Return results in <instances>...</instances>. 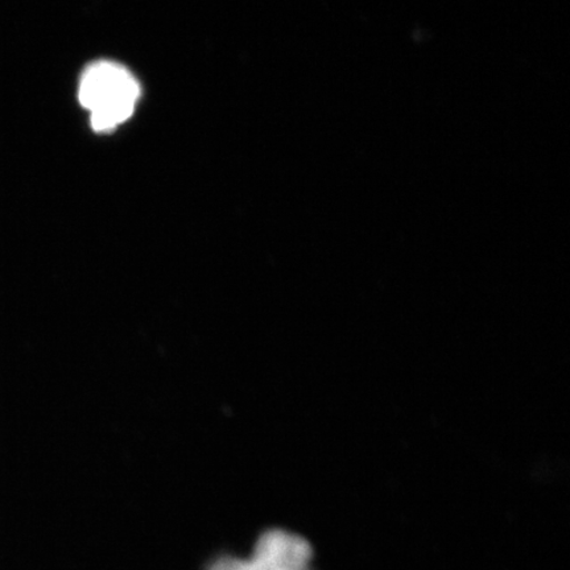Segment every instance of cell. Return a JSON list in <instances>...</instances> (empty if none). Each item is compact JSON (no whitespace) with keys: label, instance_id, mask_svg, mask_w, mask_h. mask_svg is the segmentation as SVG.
<instances>
[{"label":"cell","instance_id":"1","mask_svg":"<svg viewBox=\"0 0 570 570\" xmlns=\"http://www.w3.org/2000/svg\"><path fill=\"white\" fill-rule=\"evenodd\" d=\"M139 96L137 78L126 67L111 61L91 63L83 71L78 90L96 131H109L125 124L132 116Z\"/></svg>","mask_w":570,"mask_h":570},{"label":"cell","instance_id":"2","mask_svg":"<svg viewBox=\"0 0 570 570\" xmlns=\"http://www.w3.org/2000/svg\"><path fill=\"white\" fill-rule=\"evenodd\" d=\"M308 551L294 538L273 534L261 541L252 558L224 559L209 570H309Z\"/></svg>","mask_w":570,"mask_h":570}]
</instances>
